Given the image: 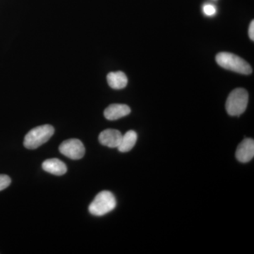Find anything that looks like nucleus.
<instances>
[{"label":"nucleus","instance_id":"f257e3e1","mask_svg":"<svg viewBox=\"0 0 254 254\" xmlns=\"http://www.w3.org/2000/svg\"><path fill=\"white\" fill-rule=\"evenodd\" d=\"M217 63L221 67L235 72L248 75L252 73L250 64L236 55L230 53H220L216 55Z\"/></svg>","mask_w":254,"mask_h":254},{"label":"nucleus","instance_id":"f03ea898","mask_svg":"<svg viewBox=\"0 0 254 254\" xmlns=\"http://www.w3.org/2000/svg\"><path fill=\"white\" fill-rule=\"evenodd\" d=\"M55 133L54 127L46 125L35 127L26 135L23 145L28 149H36L49 141Z\"/></svg>","mask_w":254,"mask_h":254},{"label":"nucleus","instance_id":"7ed1b4c3","mask_svg":"<svg viewBox=\"0 0 254 254\" xmlns=\"http://www.w3.org/2000/svg\"><path fill=\"white\" fill-rule=\"evenodd\" d=\"M116 205V198L113 193L109 190H103L95 197L88 210L95 216H103L113 211Z\"/></svg>","mask_w":254,"mask_h":254},{"label":"nucleus","instance_id":"20e7f679","mask_svg":"<svg viewBox=\"0 0 254 254\" xmlns=\"http://www.w3.org/2000/svg\"><path fill=\"white\" fill-rule=\"evenodd\" d=\"M249 102V94L244 88H237L229 95L226 101L227 113L231 116H240L245 113Z\"/></svg>","mask_w":254,"mask_h":254},{"label":"nucleus","instance_id":"39448f33","mask_svg":"<svg viewBox=\"0 0 254 254\" xmlns=\"http://www.w3.org/2000/svg\"><path fill=\"white\" fill-rule=\"evenodd\" d=\"M59 150L62 154L75 160L83 158L86 152L83 143L76 138H71L63 142L60 145Z\"/></svg>","mask_w":254,"mask_h":254},{"label":"nucleus","instance_id":"423d86ee","mask_svg":"<svg viewBox=\"0 0 254 254\" xmlns=\"http://www.w3.org/2000/svg\"><path fill=\"white\" fill-rule=\"evenodd\" d=\"M254 157V141L252 138H245L237 147L236 158L241 163L251 161Z\"/></svg>","mask_w":254,"mask_h":254},{"label":"nucleus","instance_id":"0eeeda50","mask_svg":"<svg viewBox=\"0 0 254 254\" xmlns=\"http://www.w3.org/2000/svg\"><path fill=\"white\" fill-rule=\"evenodd\" d=\"M123 134L121 132L116 129H106L104 130L100 133L99 139L100 143L105 146L109 148H118L120 144Z\"/></svg>","mask_w":254,"mask_h":254},{"label":"nucleus","instance_id":"6e6552de","mask_svg":"<svg viewBox=\"0 0 254 254\" xmlns=\"http://www.w3.org/2000/svg\"><path fill=\"white\" fill-rule=\"evenodd\" d=\"M131 108L125 104H112L109 105L104 111V116L107 120L113 121L119 120L129 115Z\"/></svg>","mask_w":254,"mask_h":254},{"label":"nucleus","instance_id":"1a4fd4ad","mask_svg":"<svg viewBox=\"0 0 254 254\" xmlns=\"http://www.w3.org/2000/svg\"><path fill=\"white\" fill-rule=\"evenodd\" d=\"M42 168L47 173L53 174V175L61 176L64 175L67 171L66 165L59 159L53 158L45 160L42 165Z\"/></svg>","mask_w":254,"mask_h":254},{"label":"nucleus","instance_id":"9d476101","mask_svg":"<svg viewBox=\"0 0 254 254\" xmlns=\"http://www.w3.org/2000/svg\"><path fill=\"white\" fill-rule=\"evenodd\" d=\"M108 84L113 89H123L127 86L128 79L126 74L123 71L110 72L107 76Z\"/></svg>","mask_w":254,"mask_h":254},{"label":"nucleus","instance_id":"9b49d317","mask_svg":"<svg viewBox=\"0 0 254 254\" xmlns=\"http://www.w3.org/2000/svg\"><path fill=\"white\" fill-rule=\"evenodd\" d=\"M137 133L133 130L127 131L125 135H123L120 144L118 147V150L122 153H127L130 151L134 147L137 141Z\"/></svg>","mask_w":254,"mask_h":254},{"label":"nucleus","instance_id":"f8f14e48","mask_svg":"<svg viewBox=\"0 0 254 254\" xmlns=\"http://www.w3.org/2000/svg\"><path fill=\"white\" fill-rule=\"evenodd\" d=\"M11 182V178L8 175H0V191L7 188Z\"/></svg>","mask_w":254,"mask_h":254},{"label":"nucleus","instance_id":"ddd939ff","mask_svg":"<svg viewBox=\"0 0 254 254\" xmlns=\"http://www.w3.org/2000/svg\"><path fill=\"white\" fill-rule=\"evenodd\" d=\"M203 11L205 14L208 15V16H213V15L215 14L216 12V9L214 7L213 5L211 4H206L205 5L204 7H203Z\"/></svg>","mask_w":254,"mask_h":254},{"label":"nucleus","instance_id":"4468645a","mask_svg":"<svg viewBox=\"0 0 254 254\" xmlns=\"http://www.w3.org/2000/svg\"><path fill=\"white\" fill-rule=\"evenodd\" d=\"M249 36L252 41H254V21H252L250 23V28H249Z\"/></svg>","mask_w":254,"mask_h":254}]
</instances>
